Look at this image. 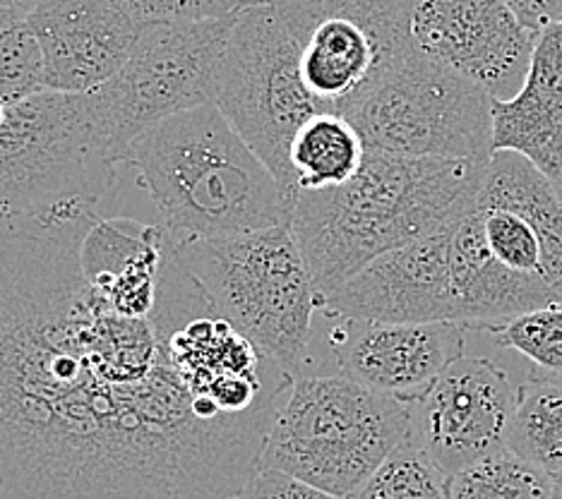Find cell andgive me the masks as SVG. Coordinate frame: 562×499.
I'll list each match as a JSON object with an SVG mask.
<instances>
[{
	"mask_svg": "<svg viewBox=\"0 0 562 499\" xmlns=\"http://www.w3.org/2000/svg\"><path fill=\"white\" fill-rule=\"evenodd\" d=\"M97 202L0 219V499H236L277 413L188 389L157 315L82 272Z\"/></svg>",
	"mask_w": 562,
	"mask_h": 499,
	"instance_id": "1",
	"label": "cell"
},
{
	"mask_svg": "<svg viewBox=\"0 0 562 499\" xmlns=\"http://www.w3.org/2000/svg\"><path fill=\"white\" fill-rule=\"evenodd\" d=\"M488 163L368 149L349 183L301 192L289 216L317 303L380 254L442 234L474 207Z\"/></svg>",
	"mask_w": 562,
	"mask_h": 499,
	"instance_id": "2",
	"label": "cell"
},
{
	"mask_svg": "<svg viewBox=\"0 0 562 499\" xmlns=\"http://www.w3.org/2000/svg\"><path fill=\"white\" fill-rule=\"evenodd\" d=\"M161 226L173 240L234 238L289 224L291 207L274 173L216 104L149 127L125 149Z\"/></svg>",
	"mask_w": 562,
	"mask_h": 499,
	"instance_id": "3",
	"label": "cell"
},
{
	"mask_svg": "<svg viewBox=\"0 0 562 499\" xmlns=\"http://www.w3.org/2000/svg\"><path fill=\"white\" fill-rule=\"evenodd\" d=\"M173 242L214 313L291 379L301 377L308 365L317 293L291 226Z\"/></svg>",
	"mask_w": 562,
	"mask_h": 499,
	"instance_id": "4",
	"label": "cell"
},
{
	"mask_svg": "<svg viewBox=\"0 0 562 499\" xmlns=\"http://www.w3.org/2000/svg\"><path fill=\"white\" fill-rule=\"evenodd\" d=\"M412 434V404L344 375L291 382L262 446L260 468L351 497Z\"/></svg>",
	"mask_w": 562,
	"mask_h": 499,
	"instance_id": "5",
	"label": "cell"
},
{
	"mask_svg": "<svg viewBox=\"0 0 562 499\" xmlns=\"http://www.w3.org/2000/svg\"><path fill=\"white\" fill-rule=\"evenodd\" d=\"M116 166L89 92L48 89L10 104L0 125V219L66 200L99 202L116 181Z\"/></svg>",
	"mask_w": 562,
	"mask_h": 499,
	"instance_id": "6",
	"label": "cell"
},
{
	"mask_svg": "<svg viewBox=\"0 0 562 499\" xmlns=\"http://www.w3.org/2000/svg\"><path fill=\"white\" fill-rule=\"evenodd\" d=\"M214 104L274 173L293 209L299 188L289 149L301 127L325 109L305 84L299 48L270 3L238 12Z\"/></svg>",
	"mask_w": 562,
	"mask_h": 499,
	"instance_id": "7",
	"label": "cell"
},
{
	"mask_svg": "<svg viewBox=\"0 0 562 499\" xmlns=\"http://www.w3.org/2000/svg\"><path fill=\"white\" fill-rule=\"evenodd\" d=\"M347 118L366 147L402 157H493V97L414 48Z\"/></svg>",
	"mask_w": 562,
	"mask_h": 499,
	"instance_id": "8",
	"label": "cell"
},
{
	"mask_svg": "<svg viewBox=\"0 0 562 499\" xmlns=\"http://www.w3.org/2000/svg\"><path fill=\"white\" fill-rule=\"evenodd\" d=\"M236 18L238 12L204 22L145 24L123 68L89 92L119 163L149 127L214 104L216 77Z\"/></svg>",
	"mask_w": 562,
	"mask_h": 499,
	"instance_id": "9",
	"label": "cell"
},
{
	"mask_svg": "<svg viewBox=\"0 0 562 499\" xmlns=\"http://www.w3.org/2000/svg\"><path fill=\"white\" fill-rule=\"evenodd\" d=\"M325 111L349 115L416 48V0H272Z\"/></svg>",
	"mask_w": 562,
	"mask_h": 499,
	"instance_id": "10",
	"label": "cell"
},
{
	"mask_svg": "<svg viewBox=\"0 0 562 499\" xmlns=\"http://www.w3.org/2000/svg\"><path fill=\"white\" fill-rule=\"evenodd\" d=\"M474 216L497 262L562 303V197L529 159L493 154Z\"/></svg>",
	"mask_w": 562,
	"mask_h": 499,
	"instance_id": "11",
	"label": "cell"
},
{
	"mask_svg": "<svg viewBox=\"0 0 562 499\" xmlns=\"http://www.w3.org/2000/svg\"><path fill=\"white\" fill-rule=\"evenodd\" d=\"M517 384L485 355H462L412 404V438L447 478L503 450Z\"/></svg>",
	"mask_w": 562,
	"mask_h": 499,
	"instance_id": "12",
	"label": "cell"
},
{
	"mask_svg": "<svg viewBox=\"0 0 562 499\" xmlns=\"http://www.w3.org/2000/svg\"><path fill=\"white\" fill-rule=\"evenodd\" d=\"M412 36L420 54L507 101L524 84L539 34L505 0H416Z\"/></svg>",
	"mask_w": 562,
	"mask_h": 499,
	"instance_id": "13",
	"label": "cell"
},
{
	"mask_svg": "<svg viewBox=\"0 0 562 499\" xmlns=\"http://www.w3.org/2000/svg\"><path fill=\"white\" fill-rule=\"evenodd\" d=\"M329 319L335 327L327 331V345L339 375L408 404L464 355L469 337V329L457 322Z\"/></svg>",
	"mask_w": 562,
	"mask_h": 499,
	"instance_id": "14",
	"label": "cell"
},
{
	"mask_svg": "<svg viewBox=\"0 0 562 499\" xmlns=\"http://www.w3.org/2000/svg\"><path fill=\"white\" fill-rule=\"evenodd\" d=\"M317 313L366 322H457L450 228L380 254L321 298Z\"/></svg>",
	"mask_w": 562,
	"mask_h": 499,
	"instance_id": "15",
	"label": "cell"
},
{
	"mask_svg": "<svg viewBox=\"0 0 562 499\" xmlns=\"http://www.w3.org/2000/svg\"><path fill=\"white\" fill-rule=\"evenodd\" d=\"M54 92L87 94L116 75L145 24L123 0H54L27 18Z\"/></svg>",
	"mask_w": 562,
	"mask_h": 499,
	"instance_id": "16",
	"label": "cell"
},
{
	"mask_svg": "<svg viewBox=\"0 0 562 499\" xmlns=\"http://www.w3.org/2000/svg\"><path fill=\"white\" fill-rule=\"evenodd\" d=\"M515 151L553 185L562 178V22L536 36L524 84L493 99V154Z\"/></svg>",
	"mask_w": 562,
	"mask_h": 499,
	"instance_id": "17",
	"label": "cell"
},
{
	"mask_svg": "<svg viewBox=\"0 0 562 499\" xmlns=\"http://www.w3.org/2000/svg\"><path fill=\"white\" fill-rule=\"evenodd\" d=\"M366 139L347 115L321 111L296 133L289 161L301 192L329 190L349 183L366 161Z\"/></svg>",
	"mask_w": 562,
	"mask_h": 499,
	"instance_id": "18",
	"label": "cell"
},
{
	"mask_svg": "<svg viewBox=\"0 0 562 499\" xmlns=\"http://www.w3.org/2000/svg\"><path fill=\"white\" fill-rule=\"evenodd\" d=\"M505 444L541 468L558 485L562 478V387L527 375L517 384L515 413Z\"/></svg>",
	"mask_w": 562,
	"mask_h": 499,
	"instance_id": "19",
	"label": "cell"
},
{
	"mask_svg": "<svg viewBox=\"0 0 562 499\" xmlns=\"http://www.w3.org/2000/svg\"><path fill=\"white\" fill-rule=\"evenodd\" d=\"M450 499H558V485L541 468L503 446L447 478Z\"/></svg>",
	"mask_w": 562,
	"mask_h": 499,
	"instance_id": "20",
	"label": "cell"
},
{
	"mask_svg": "<svg viewBox=\"0 0 562 499\" xmlns=\"http://www.w3.org/2000/svg\"><path fill=\"white\" fill-rule=\"evenodd\" d=\"M481 334L497 349L519 353L529 363V375L562 387V303L509 317Z\"/></svg>",
	"mask_w": 562,
	"mask_h": 499,
	"instance_id": "21",
	"label": "cell"
},
{
	"mask_svg": "<svg viewBox=\"0 0 562 499\" xmlns=\"http://www.w3.org/2000/svg\"><path fill=\"white\" fill-rule=\"evenodd\" d=\"M349 499H450L447 476L426 450L408 438Z\"/></svg>",
	"mask_w": 562,
	"mask_h": 499,
	"instance_id": "22",
	"label": "cell"
},
{
	"mask_svg": "<svg viewBox=\"0 0 562 499\" xmlns=\"http://www.w3.org/2000/svg\"><path fill=\"white\" fill-rule=\"evenodd\" d=\"M48 92L46 60L27 18L0 24V101L5 106Z\"/></svg>",
	"mask_w": 562,
	"mask_h": 499,
	"instance_id": "23",
	"label": "cell"
},
{
	"mask_svg": "<svg viewBox=\"0 0 562 499\" xmlns=\"http://www.w3.org/2000/svg\"><path fill=\"white\" fill-rule=\"evenodd\" d=\"M123 3L143 24L220 20L255 5L252 0H123Z\"/></svg>",
	"mask_w": 562,
	"mask_h": 499,
	"instance_id": "24",
	"label": "cell"
},
{
	"mask_svg": "<svg viewBox=\"0 0 562 499\" xmlns=\"http://www.w3.org/2000/svg\"><path fill=\"white\" fill-rule=\"evenodd\" d=\"M236 499H349L325 492L315 485L303 483L286 473H279L272 468H260L255 476L246 483Z\"/></svg>",
	"mask_w": 562,
	"mask_h": 499,
	"instance_id": "25",
	"label": "cell"
},
{
	"mask_svg": "<svg viewBox=\"0 0 562 499\" xmlns=\"http://www.w3.org/2000/svg\"><path fill=\"white\" fill-rule=\"evenodd\" d=\"M524 27L539 34L551 24L562 22V0H505Z\"/></svg>",
	"mask_w": 562,
	"mask_h": 499,
	"instance_id": "26",
	"label": "cell"
},
{
	"mask_svg": "<svg viewBox=\"0 0 562 499\" xmlns=\"http://www.w3.org/2000/svg\"><path fill=\"white\" fill-rule=\"evenodd\" d=\"M48 3H54V0H0V5L10 12H15L20 18H30L32 12H36Z\"/></svg>",
	"mask_w": 562,
	"mask_h": 499,
	"instance_id": "27",
	"label": "cell"
},
{
	"mask_svg": "<svg viewBox=\"0 0 562 499\" xmlns=\"http://www.w3.org/2000/svg\"><path fill=\"white\" fill-rule=\"evenodd\" d=\"M10 18H15V12H10V10H5L3 5H0V24H5Z\"/></svg>",
	"mask_w": 562,
	"mask_h": 499,
	"instance_id": "28",
	"label": "cell"
},
{
	"mask_svg": "<svg viewBox=\"0 0 562 499\" xmlns=\"http://www.w3.org/2000/svg\"><path fill=\"white\" fill-rule=\"evenodd\" d=\"M5 104H3V101H0V125H3V121H5Z\"/></svg>",
	"mask_w": 562,
	"mask_h": 499,
	"instance_id": "29",
	"label": "cell"
},
{
	"mask_svg": "<svg viewBox=\"0 0 562 499\" xmlns=\"http://www.w3.org/2000/svg\"><path fill=\"white\" fill-rule=\"evenodd\" d=\"M558 499H562V478L558 480Z\"/></svg>",
	"mask_w": 562,
	"mask_h": 499,
	"instance_id": "30",
	"label": "cell"
},
{
	"mask_svg": "<svg viewBox=\"0 0 562 499\" xmlns=\"http://www.w3.org/2000/svg\"><path fill=\"white\" fill-rule=\"evenodd\" d=\"M255 5H260V3H272V0H252Z\"/></svg>",
	"mask_w": 562,
	"mask_h": 499,
	"instance_id": "31",
	"label": "cell"
},
{
	"mask_svg": "<svg viewBox=\"0 0 562 499\" xmlns=\"http://www.w3.org/2000/svg\"><path fill=\"white\" fill-rule=\"evenodd\" d=\"M555 188H558V192H560V197H562V178H560V181L555 183Z\"/></svg>",
	"mask_w": 562,
	"mask_h": 499,
	"instance_id": "32",
	"label": "cell"
}]
</instances>
